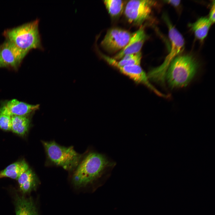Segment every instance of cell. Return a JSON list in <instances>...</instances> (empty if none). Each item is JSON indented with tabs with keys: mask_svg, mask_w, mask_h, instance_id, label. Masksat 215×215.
Segmentation results:
<instances>
[{
	"mask_svg": "<svg viewBox=\"0 0 215 215\" xmlns=\"http://www.w3.org/2000/svg\"><path fill=\"white\" fill-rule=\"evenodd\" d=\"M100 55L109 64L117 69L122 74L128 77L136 83L142 84L152 90L158 96L168 98L169 96L160 92L150 83L147 74L140 65H132L121 66L116 62V60L113 58L100 53Z\"/></svg>",
	"mask_w": 215,
	"mask_h": 215,
	"instance_id": "8992f818",
	"label": "cell"
},
{
	"mask_svg": "<svg viewBox=\"0 0 215 215\" xmlns=\"http://www.w3.org/2000/svg\"><path fill=\"white\" fill-rule=\"evenodd\" d=\"M11 116L4 105L0 109V129L11 130Z\"/></svg>",
	"mask_w": 215,
	"mask_h": 215,
	"instance_id": "d6986e66",
	"label": "cell"
},
{
	"mask_svg": "<svg viewBox=\"0 0 215 215\" xmlns=\"http://www.w3.org/2000/svg\"><path fill=\"white\" fill-rule=\"evenodd\" d=\"M20 189L23 193L31 191L35 189L37 185L36 177L30 169L23 173L17 179Z\"/></svg>",
	"mask_w": 215,
	"mask_h": 215,
	"instance_id": "9a60e30c",
	"label": "cell"
},
{
	"mask_svg": "<svg viewBox=\"0 0 215 215\" xmlns=\"http://www.w3.org/2000/svg\"><path fill=\"white\" fill-rule=\"evenodd\" d=\"M199 68L196 60L189 55H179L171 62L166 73L165 83L172 89L187 86L196 76Z\"/></svg>",
	"mask_w": 215,
	"mask_h": 215,
	"instance_id": "7a4b0ae2",
	"label": "cell"
},
{
	"mask_svg": "<svg viewBox=\"0 0 215 215\" xmlns=\"http://www.w3.org/2000/svg\"><path fill=\"white\" fill-rule=\"evenodd\" d=\"M16 215H38L36 206L31 198L16 196L15 200Z\"/></svg>",
	"mask_w": 215,
	"mask_h": 215,
	"instance_id": "7c38bea8",
	"label": "cell"
},
{
	"mask_svg": "<svg viewBox=\"0 0 215 215\" xmlns=\"http://www.w3.org/2000/svg\"><path fill=\"white\" fill-rule=\"evenodd\" d=\"M28 169V165L24 160L13 163L0 171V178L7 177L17 180L19 177Z\"/></svg>",
	"mask_w": 215,
	"mask_h": 215,
	"instance_id": "4fadbf2b",
	"label": "cell"
},
{
	"mask_svg": "<svg viewBox=\"0 0 215 215\" xmlns=\"http://www.w3.org/2000/svg\"><path fill=\"white\" fill-rule=\"evenodd\" d=\"M28 52L6 40L0 46V55L3 67L16 68Z\"/></svg>",
	"mask_w": 215,
	"mask_h": 215,
	"instance_id": "9c48e42d",
	"label": "cell"
},
{
	"mask_svg": "<svg viewBox=\"0 0 215 215\" xmlns=\"http://www.w3.org/2000/svg\"><path fill=\"white\" fill-rule=\"evenodd\" d=\"M4 105L11 116H26L38 109L39 106V105H30L16 99L9 101Z\"/></svg>",
	"mask_w": 215,
	"mask_h": 215,
	"instance_id": "8fae6325",
	"label": "cell"
},
{
	"mask_svg": "<svg viewBox=\"0 0 215 215\" xmlns=\"http://www.w3.org/2000/svg\"><path fill=\"white\" fill-rule=\"evenodd\" d=\"M116 164L105 154L90 151L76 168L73 182L79 188L94 184L100 186L110 177Z\"/></svg>",
	"mask_w": 215,
	"mask_h": 215,
	"instance_id": "6da1fadb",
	"label": "cell"
},
{
	"mask_svg": "<svg viewBox=\"0 0 215 215\" xmlns=\"http://www.w3.org/2000/svg\"><path fill=\"white\" fill-rule=\"evenodd\" d=\"M103 2L110 16L116 17L119 16L124 9V1L121 0H105Z\"/></svg>",
	"mask_w": 215,
	"mask_h": 215,
	"instance_id": "e0dca14e",
	"label": "cell"
},
{
	"mask_svg": "<svg viewBox=\"0 0 215 215\" xmlns=\"http://www.w3.org/2000/svg\"><path fill=\"white\" fill-rule=\"evenodd\" d=\"M165 1L175 7L178 6L180 3V0H167Z\"/></svg>",
	"mask_w": 215,
	"mask_h": 215,
	"instance_id": "44dd1931",
	"label": "cell"
},
{
	"mask_svg": "<svg viewBox=\"0 0 215 215\" xmlns=\"http://www.w3.org/2000/svg\"><path fill=\"white\" fill-rule=\"evenodd\" d=\"M0 67H3L2 63V62L1 56L0 55Z\"/></svg>",
	"mask_w": 215,
	"mask_h": 215,
	"instance_id": "7402d4cb",
	"label": "cell"
},
{
	"mask_svg": "<svg viewBox=\"0 0 215 215\" xmlns=\"http://www.w3.org/2000/svg\"><path fill=\"white\" fill-rule=\"evenodd\" d=\"M142 53L141 52L134 54H130L124 56L119 61L116 60V62L121 66L125 65H140Z\"/></svg>",
	"mask_w": 215,
	"mask_h": 215,
	"instance_id": "ac0fdd59",
	"label": "cell"
},
{
	"mask_svg": "<svg viewBox=\"0 0 215 215\" xmlns=\"http://www.w3.org/2000/svg\"><path fill=\"white\" fill-rule=\"evenodd\" d=\"M133 34L118 28H113L107 31L101 42L102 47L107 52L113 53L120 51L128 44Z\"/></svg>",
	"mask_w": 215,
	"mask_h": 215,
	"instance_id": "ba28073f",
	"label": "cell"
},
{
	"mask_svg": "<svg viewBox=\"0 0 215 215\" xmlns=\"http://www.w3.org/2000/svg\"><path fill=\"white\" fill-rule=\"evenodd\" d=\"M30 121L26 116H11V130L14 133L23 136L29 129Z\"/></svg>",
	"mask_w": 215,
	"mask_h": 215,
	"instance_id": "2e32d148",
	"label": "cell"
},
{
	"mask_svg": "<svg viewBox=\"0 0 215 215\" xmlns=\"http://www.w3.org/2000/svg\"><path fill=\"white\" fill-rule=\"evenodd\" d=\"M165 19L168 28L171 44L170 50L162 63L159 66L151 69L147 74L150 81L162 85H165V74L169 65L172 61L183 51L185 44L181 34L167 17H165Z\"/></svg>",
	"mask_w": 215,
	"mask_h": 215,
	"instance_id": "277c9868",
	"label": "cell"
},
{
	"mask_svg": "<svg viewBox=\"0 0 215 215\" xmlns=\"http://www.w3.org/2000/svg\"><path fill=\"white\" fill-rule=\"evenodd\" d=\"M50 160L56 165L67 170L75 169L80 162L82 155L72 146H62L54 141L42 142Z\"/></svg>",
	"mask_w": 215,
	"mask_h": 215,
	"instance_id": "5b68a950",
	"label": "cell"
},
{
	"mask_svg": "<svg viewBox=\"0 0 215 215\" xmlns=\"http://www.w3.org/2000/svg\"><path fill=\"white\" fill-rule=\"evenodd\" d=\"M38 19L5 30L3 35L6 40L19 48L29 52L33 49L43 50L39 30Z\"/></svg>",
	"mask_w": 215,
	"mask_h": 215,
	"instance_id": "3957f363",
	"label": "cell"
},
{
	"mask_svg": "<svg viewBox=\"0 0 215 215\" xmlns=\"http://www.w3.org/2000/svg\"><path fill=\"white\" fill-rule=\"evenodd\" d=\"M212 23L206 17H201L195 22L189 24L196 38L203 41L207 36L210 27Z\"/></svg>",
	"mask_w": 215,
	"mask_h": 215,
	"instance_id": "5bb4252c",
	"label": "cell"
},
{
	"mask_svg": "<svg viewBox=\"0 0 215 215\" xmlns=\"http://www.w3.org/2000/svg\"><path fill=\"white\" fill-rule=\"evenodd\" d=\"M147 38L143 26H141L133 33L127 45L113 58L117 60L121 59L125 56L134 54L141 52L142 47Z\"/></svg>",
	"mask_w": 215,
	"mask_h": 215,
	"instance_id": "30bf717a",
	"label": "cell"
},
{
	"mask_svg": "<svg viewBox=\"0 0 215 215\" xmlns=\"http://www.w3.org/2000/svg\"><path fill=\"white\" fill-rule=\"evenodd\" d=\"M155 4L153 1L130 0L125 7V15L129 23L141 25L150 17L152 7Z\"/></svg>",
	"mask_w": 215,
	"mask_h": 215,
	"instance_id": "52a82bcc",
	"label": "cell"
},
{
	"mask_svg": "<svg viewBox=\"0 0 215 215\" xmlns=\"http://www.w3.org/2000/svg\"><path fill=\"white\" fill-rule=\"evenodd\" d=\"M209 14V19L213 24L215 22V1H214L212 4Z\"/></svg>",
	"mask_w": 215,
	"mask_h": 215,
	"instance_id": "ffe728a7",
	"label": "cell"
}]
</instances>
